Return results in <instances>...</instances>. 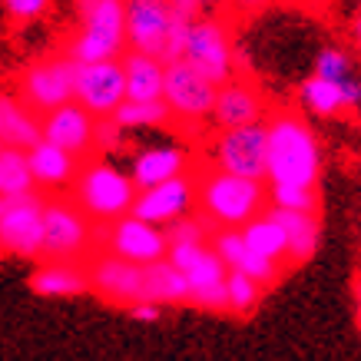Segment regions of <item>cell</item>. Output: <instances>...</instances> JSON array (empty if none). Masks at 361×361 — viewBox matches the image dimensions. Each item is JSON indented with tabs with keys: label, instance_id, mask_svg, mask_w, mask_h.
Returning a JSON list of instances; mask_svg holds the SVG:
<instances>
[{
	"label": "cell",
	"instance_id": "1",
	"mask_svg": "<svg viewBox=\"0 0 361 361\" xmlns=\"http://www.w3.org/2000/svg\"><path fill=\"white\" fill-rule=\"evenodd\" d=\"M322 149L318 136L298 110L265 113V183L318 186Z\"/></svg>",
	"mask_w": 361,
	"mask_h": 361
},
{
	"label": "cell",
	"instance_id": "2",
	"mask_svg": "<svg viewBox=\"0 0 361 361\" xmlns=\"http://www.w3.org/2000/svg\"><path fill=\"white\" fill-rule=\"evenodd\" d=\"M192 189H196L192 206L212 229H239L269 202L265 179H249V176H235L226 169L199 173V179H192Z\"/></svg>",
	"mask_w": 361,
	"mask_h": 361
},
{
	"label": "cell",
	"instance_id": "3",
	"mask_svg": "<svg viewBox=\"0 0 361 361\" xmlns=\"http://www.w3.org/2000/svg\"><path fill=\"white\" fill-rule=\"evenodd\" d=\"M136 199L130 173H123L120 166L106 159H90L77 166L73 176V202L87 212L93 222H113L126 216Z\"/></svg>",
	"mask_w": 361,
	"mask_h": 361
},
{
	"label": "cell",
	"instance_id": "4",
	"mask_svg": "<svg viewBox=\"0 0 361 361\" xmlns=\"http://www.w3.org/2000/svg\"><path fill=\"white\" fill-rule=\"evenodd\" d=\"M97 222L77 202L66 199H44V245L40 259H63V262H83L93 255Z\"/></svg>",
	"mask_w": 361,
	"mask_h": 361
},
{
	"label": "cell",
	"instance_id": "5",
	"mask_svg": "<svg viewBox=\"0 0 361 361\" xmlns=\"http://www.w3.org/2000/svg\"><path fill=\"white\" fill-rule=\"evenodd\" d=\"M126 4L123 0H93L87 11H80L77 40L70 44L66 54L77 63H93V60H116L126 54Z\"/></svg>",
	"mask_w": 361,
	"mask_h": 361
},
{
	"label": "cell",
	"instance_id": "6",
	"mask_svg": "<svg viewBox=\"0 0 361 361\" xmlns=\"http://www.w3.org/2000/svg\"><path fill=\"white\" fill-rule=\"evenodd\" d=\"M232 27L222 17L202 13L189 20L186 33V47H183V60H186L196 73L209 80V83H226L229 77H235V66H232Z\"/></svg>",
	"mask_w": 361,
	"mask_h": 361
},
{
	"label": "cell",
	"instance_id": "7",
	"mask_svg": "<svg viewBox=\"0 0 361 361\" xmlns=\"http://www.w3.org/2000/svg\"><path fill=\"white\" fill-rule=\"evenodd\" d=\"M169 120L186 126V130H199L202 123H209L212 113V99H216V83H209L202 73H196L192 66L179 56L163 66V97Z\"/></svg>",
	"mask_w": 361,
	"mask_h": 361
},
{
	"label": "cell",
	"instance_id": "8",
	"mask_svg": "<svg viewBox=\"0 0 361 361\" xmlns=\"http://www.w3.org/2000/svg\"><path fill=\"white\" fill-rule=\"evenodd\" d=\"M44 245V196L37 189L0 196V255L40 259Z\"/></svg>",
	"mask_w": 361,
	"mask_h": 361
},
{
	"label": "cell",
	"instance_id": "9",
	"mask_svg": "<svg viewBox=\"0 0 361 361\" xmlns=\"http://www.w3.org/2000/svg\"><path fill=\"white\" fill-rule=\"evenodd\" d=\"M93 239H97V249H106L136 265L156 262L169 249V239H166L163 226L142 222L133 212H126V216H120V219H113V222H97Z\"/></svg>",
	"mask_w": 361,
	"mask_h": 361
},
{
	"label": "cell",
	"instance_id": "10",
	"mask_svg": "<svg viewBox=\"0 0 361 361\" xmlns=\"http://www.w3.org/2000/svg\"><path fill=\"white\" fill-rule=\"evenodd\" d=\"M212 159L216 169L265 179V120L219 130L212 140Z\"/></svg>",
	"mask_w": 361,
	"mask_h": 361
},
{
	"label": "cell",
	"instance_id": "11",
	"mask_svg": "<svg viewBox=\"0 0 361 361\" xmlns=\"http://www.w3.org/2000/svg\"><path fill=\"white\" fill-rule=\"evenodd\" d=\"M73 77H77V60L70 54H56L37 60L20 77V97L33 113L44 116L66 99H73Z\"/></svg>",
	"mask_w": 361,
	"mask_h": 361
},
{
	"label": "cell",
	"instance_id": "12",
	"mask_svg": "<svg viewBox=\"0 0 361 361\" xmlns=\"http://www.w3.org/2000/svg\"><path fill=\"white\" fill-rule=\"evenodd\" d=\"M73 99L90 113V116H110L123 99V63L116 60H93V63H77L73 77Z\"/></svg>",
	"mask_w": 361,
	"mask_h": 361
},
{
	"label": "cell",
	"instance_id": "13",
	"mask_svg": "<svg viewBox=\"0 0 361 361\" xmlns=\"http://www.w3.org/2000/svg\"><path fill=\"white\" fill-rule=\"evenodd\" d=\"M192 202H196L192 179H189L186 173H179V176H173V179L156 183V186L136 189V199H133L130 212L142 222L169 226V222L189 216V212H192Z\"/></svg>",
	"mask_w": 361,
	"mask_h": 361
},
{
	"label": "cell",
	"instance_id": "14",
	"mask_svg": "<svg viewBox=\"0 0 361 361\" xmlns=\"http://www.w3.org/2000/svg\"><path fill=\"white\" fill-rule=\"evenodd\" d=\"M87 285L113 305H133L142 298V265L120 259L113 252H99L87 265Z\"/></svg>",
	"mask_w": 361,
	"mask_h": 361
},
{
	"label": "cell",
	"instance_id": "15",
	"mask_svg": "<svg viewBox=\"0 0 361 361\" xmlns=\"http://www.w3.org/2000/svg\"><path fill=\"white\" fill-rule=\"evenodd\" d=\"M126 4V47L136 54H149L156 60L166 56V33L173 23L169 0H123Z\"/></svg>",
	"mask_w": 361,
	"mask_h": 361
},
{
	"label": "cell",
	"instance_id": "16",
	"mask_svg": "<svg viewBox=\"0 0 361 361\" xmlns=\"http://www.w3.org/2000/svg\"><path fill=\"white\" fill-rule=\"evenodd\" d=\"M265 113H269V103H265L262 90L255 87L252 80L235 73V77H229L226 83L216 87L209 123L216 130H226V126H242V123L265 120Z\"/></svg>",
	"mask_w": 361,
	"mask_h": 361
},
{
	"label": "cell",
	"instance_id": "17",
	"mask_svg": "<svg viewBox=\"0 0 361 361\" xmlns=\"http://www.w3.org/2000/svg\"><path fill=\"white\" fill-rule=\"evenodd\" d=\"M40 140L54 142L77 159L93 153V116H90L77 99H66L54 110L40 116Z\"/></svg>",
	"mask_w": 361,
	"mask_h": 361
},
{
	"label": "cell",
	"instance_id": "18",
	"mask_svg": "<svg viewBox=\"0 0 361 361\" xmlns=\"http://www.w3.org/2000/svg\"><path fill=\"white\" fill-rule=\"evenodd\" d=\"M226 262L206 245L183 272L189 282V302L206 312H226Z\"/></svg>",
	"mask_w": 361,
	"mask_h": 361
},
{
	"label": "cell",
	"instance_id": "19",
	"mask_svg": "<svg viewBox=\"0 0 361 361\" xmlns=\"http://www.w3.org/2000/svg\"><path fill=\"white\" fill-rule=\"evenodd\" d=\"M212 252L226 262V269H235V272L252 275L262 288L275 285L285 272L279 262H269V259H262V255H255V252L242 242L239 229H216V235H212Z\"/></svg>",
	"mask_w": 361,
	"mask_h": 361
},
{
	"label": "cell",
	"instance_id": "20",
	"mask_svg": "<svg viewBox=\"0 0 361 361\" xmlns=\"http://www.w3.org/2000/svg\"><path fill=\"white\" fill-rule=\"evenodd\" d=\"M361 87L358 77H345V80H325V77H312L302 83V103L305 110H312L315 116H341V113L358 110Z\"/></svg>",
	"mask_w": 361,
	"mask_h": 361
},
{
	"label": "cell",
	"instance_id": "21",
	"mask_svg": "<svg viewBox=\"0 0 361 361\" xmlns=\"http://www.w3.org/2000/svg\"><path fill=\"white\" fill-rule=\"evenodd\" d=\"M272 212L285 229V269L305 265L318 252V242H322L318 212H292V209H275V206Z\"/></svg>",
	"mask_w": 361,
	"mask_h": 361
},
{
	"label": "cell",
	"instance_id": "22",
	"mask_svg": "<svg viewBox=\"0 0 361 361\" xmlns=\"http://www.w3.org/2000/svg\"><path fill=\"white\" fill-rule=\"evenodd\" d=\"M27 166H30L33 186L63 189V186H70V183H73L80 159L73 153L60 149V146H54V142L37 140L30 149H27Z\"/></svg>",
	"mask_w": 361,
	"mask_h": 361
},
{
	"label": "cell",
	"instance_id": "23",
	"mask_svg": "<svg viewBox=\"0 0 361 361\" xmlns=\"http://www.w3.org/2000/svg\"><path fill=\"white\" fill-rule=\"evenodd\" d=\"M33 292L47 298H70L83 295L87 285V265L83 262H63V259H44V265L33 272L30 279Z\"/></svg>",
	"mask_w": 361,
	"mask_h": 361
},
{
	"label": "cell",
	"instance_id": "24",
	"mask_svg": "<svg viewBox=\"0 0 361 361\" xmlns=\"http://www.w3.org/2000/svg\"><path fill=\"white\" fill-rule=\"evenodd\" d=\"M40 140V113H33L23 99L0 90V146L30 149Z\"/></svg>",
	"mask_w": 361,
	"mask_h": 361
},
{
	"label": "cell",
	"instance_id": "25",
	"mask_svg": "<svg viewBox=\"0 0 361 361\" xmlns=\"http://www.w3.org/2000/svg\"><path fill=\"white\" fill-rule=\"evenodd\" d=\"M123 63V90L126 99H159L163 97V60L149 54H130L120 56Z\"/></svg>",
	"mask_w": 361,
	"mask_h": 361
},
{
	"label": "cell",
	"instance_id": "26",
	"mask_svg": "<svg viewBox=\"0 0 361 361\" xmlns=\"http://www.w3.org/2000/svg\"><path fill=\"white\" fill-rule=\"evenodd\" d=\"M189 169V156L176 146H159V149H146L133 159V169H130V179L136 189H146V186H156L163 179H173V176L186 173Z\"/></svg>",
	"mask_w": 361,
	"mask_h": 361
},
{
	"label": "cell",
	"instance_id": "27",
	"mask_svg": "<svg viewBox=\"0 0 361 361\" xmlns=\"http://www.w3.org/2000/svg\"><path fill=\"white\" fill-rule=\"evenodd\" d=\"M142 298H149L156 305H179L189 302V282L169 259H156V262L142 265Z\"/></svg>",
	"mask_w": 361,
	"mask_h": 361
},
{
	"label": "cell",
	"instance_id": "28",
	"mask_svg": "<svg viewBox=\"0 0 361 361\" xmlns=\"http://www.w3.org/2000/svg\"><path fill=\"white\" fill-rule=\"evenodd\" d=\"M242 242L249 245L255 255H262L269 262H279L285 269V229L282 222L275 219V212H255L245 226H239Z\"/></svg>",
	"mask_w": 361,
	"mask_h": 361
},
{
	"label": "cell",
	"instance_id": "29",
	"mask_svg": "<svg viewBox=\"0 0 361 361\" xmlns=\"http://www.w3.org/2000/svg\"><path fill=\"white\" fill-rule=\"evenodd\" d=\"M110 116L123 130H149V126L169 123V110H166L163 99H123Z\"/></svg>",
	"mask_w": 361,
	"mask_h": 361
},
{
	"label": "cell",
	"instance_id": "30",
	"mask_svg": "<svg viewBox=\"0 0 361 361\" xmlns=\"http://www.w3.org/2000/svg\"><path fill=\"white\" fill-rule=\"evenodd\" d=\"M27 189H37L30 166H27V149L0 146V196H13V192H27Z\"/></svg>",
	"mask_w": 361,
	"mask_h": 361
},
{
	"label": "cell",
	"instance_id": "31",
	"mask_svg": "<svg viewBox=\"0 0 361 361\" xmlns=\"http://www.w3.org/2000/svg\"><path fill=\"white\" fill-rule=\"evenodd\" d=\"M262 292L265 288L252 275L235 272V269L226 272V312L232 315H252L262 302Z\"/></svg>",
	"mask_w": 361,
	"mask_h": 361
},
{
	"label": "cell",
	"instance_id": "32",
	"mask_svg": "<svg viewBox=\"0 0 361 361\" xmlns=\"http://www.w3.org/2000/svg\"><path fill=\"white\" fill-rule=\"evenodd\" d=\"M265 196L275 209L292 212H318V189L315 186H288V183H269Z\"/></svg>",
	"mask_w": 361,
	"mask_h": 361
},
{
	"label": "cell",
	"instance_id": "33",
	"mask_svg": "<svg viewBox=\"0 0 361 361\" xmlns=\"http://www.w3.org/2000/svg\"><path fill=\"white\" fill-rule=\"evenodd\" d=\"M315 77H325V80L351 77V56L341 47H325L315 60Z\"/></svg>",
	"mask_w": 361,
	"mask_h": 361
},
{
	"label": "cell",
	"instance_id": "34",
	"mask_svg": "<svg viewBox=\"0 0 361 361\" xmlns=\"http://www.w3.org/2000/svg\"><path fill=\"white\" fill-rule=\"evenodd\" d=\"M123 126L113 116H93V149L99 153H113V149H120L123 142Z\"/></svg>",
	"mask_w": 361,
	"mask_h": 361
},
{
	"label": "cell",
	"instance_id": "35",
	"mask_svg": "<svg viewBox=\"0 0 361 361\" xmlns=\"http://www.w3.org/2000/svg\"><path fill=\"white\" fill-rule=\"evenodd\" d=\"M4 11H7L11 23L27 27V23H37L40 17H47L50 0H4Z\"/></svg>",
	"mask_w": 361,
	"mask_h": 361
},
{
	"label": "cell",
	"instance_id": "36",
	"mask_svg": "<svg viewBox=\"0 0 361 361\" xmlns=\"http://www.w3.org/2000/svg\"><path fill=\"white\" fill-rule=\"evenodd\" d=\"M222 0H169V7H173V13H183V17H202V13H212L216 7H219Z\"/></svg>",
	"mask_w": 361,
	"mask_h": 361
},
{
	"label": "cell",
	"instance_id": "37",
	"mask_svg": "<svg viewBox=\"0 0 361 361\" xmlns=\"http://www.w3.org/2000/svg\"><path fill=\"white\" fill-rule=\"evenodd\" d=\"M130 315L136 318V322H159V315H163V305H156V302H149V298H140V302H133Z\"/></svg>",
	"mask_w": 361,
	"mask_h": 361
},
{
	"label": "cell",
	"instance_id": "38",
	"mask_svg": "<svg viewBox=\"0 0 361 361\" xmlns=\"http://www.w3.org/2000/svg\"><path fill=\"white\" fill-rule=\"evenodd\" d=\"M272 0H232V7L239 13H259V11H265Z\"/></svg>",
	"mask_w": 361,
	"mask_h": 361
},
{
	"label": "cell",
	"instance_id": "39",
	"mask_svg": "<svg viewBox=\"0 0 361 361\" xmlns=\"http://www.w3.org/2000/svg\"><path fill=\"white\" fill-rule=\"evenodd\" d=\"M90 4H93V0H77V7H80V11H87Z\"/></svg>",
	"mask_w": 361,
	"mask_h": 361
}]
</instances>
